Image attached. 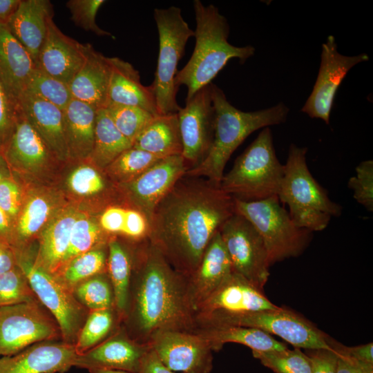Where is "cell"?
Listing matches in <instances>:
<instances>
[{
	"label": "cell",
	"mask_w": 373,
	"mask_h": 373,
	"mask_svg": "<svg viewBox=\"0 0 373 373\" xmlns=\"http://www.w3.org/2000/svg\"><path fill=\"white\" fill-rule=\"evenodd\" d=\"M254 358L274 373H312L309 360L299 348L282 351H252Z\"/></svg>",
	"instance_id": "60d3db41"
},
{
	"label": "cell",
	"mask_w": 373,
	"mask_h": 373,
	"mask_svg": "<svg viewBox=\"0 0 373 373\" xmlns=\"http://www.w3.org/2000/svg\"><path fill=\"white\" fill-rule=\"evenodd\" d=\"M347 186L353 191L356 201L369 211H373V161L367 160L356 167V175L351 177Z\"/></svg>",
	"instance_id": "bcb514c9"
},
{
	"label": "cell",
	"mask_w": 373,
	"mask_h": 373,
	"mask_svg": "<svg viewBox=\"0 0 373 373\" xmlns=\"http://www.w3.org/2000/svg\"><path fill=\"white\" fill-rule=\"evenodd\" d=\"M149 345L137 343L119 325L102 343L77 354L75 367L88 371L106 369L137 373Z\"/></svg>",
	"instance_id": "ac0fdd59"
},
{
	"label": "cell",
	"mask_w": 373,
	"mask_h": 373,
	"mask_svg": "<svg viewBox=\"0 0 373 373\" xmlns=\"http://www.w3.org/2000/svg\"><path fill=\"white\" fill-rule=\"evenodd\" d=\"M192 331L202 336L213 352L220 350L227 343H235L249 347L251 351H282L287 347L257 328L231 325H209L197 326Z\"/></svg>",
	"instance_id": "f546056e"
},
{
	"label": "cell",
	"mask_w": 373,
	"mask_h": 373,
	"mask_svg": "<svg viewBox=\"0 0 373 373\" xmlns=\"http://www.w3.org/2000/svg\"><path fill=\"white\" fill-rule=\"evenodd\" d=\"M369 59L366 53L355 56L341 54L335 37L329 35L322 44L316 82L301 111L312 118L321 119L329 124L334 99L345 77L354 66Z\"/></svg>",
	"instance_id": "4fadbf2b"
},
{
	"label": "cell",
	"mask_w": 373,
	"mask_h": 373,
	"mask_svg": "<svg viewBox=\"0 0 373 373\" xmlns=\"http://www.w3.org/2000/svg\"><path fill=\"white\" fill-rule=\"evenodd\" d=\"M2 153L11 169L26 173L43 169L54 157L19 106L16 113L14 131L3 146Z\"/></svg>",
	"instance_id": "7402d4cb"
},
{
	"label": "cell",
	"mask_w": 373,
	"mask_h": 373,
	"mask_svg": "<svg viewBox=\"0 0 373 373\" xmlns=\"http://www.w3.org/2000/svg\"><path fill=\"white\" fill-rule=\"evenodd\" d=\"M14 223L0 208V241L12 246Z\"/></svg>",
	"instance_id": "9f6ffc18"
},
{
	"label": "cell",
	"mask_w": 373,
	"mask_h": 373,
	"mask_svg": "<svg viewBox=\"0 0 373 373\" xmlns=\"http://www.w3.org/2000/svg\"><path fill=\"white\" fill-rule=\"evenodd\" d=\"M215 109L214 135L206 157L184 175L202 178L220 186L224 167L231 155L256 131L284 123L289 108L283 102L260 111L245 112L233 106L223 90L211 83Z\"/></svg>",
	"instance_id": "3957f363"
},
{
	"label": "cell",
	"mask_w": 373,
	"mask_h": 373,
	"mask_svg": "<svg viewBox=\"0 0 373 373\" xmlns=\"http://www.w3.org/2000/svg\"><path fill=\"white\" fill-rule=\"evenodd\" d=\"M107 243L100 245L74 257L54 275L66 287L73 291L74 287L79 283L95 275L106 272Z\"/></svg>",
	"instance_id": "e575fe53"
},
{
	"label": "cell",
	"mask_w": 373,
	"mask_h": 373,
	"mask_svg": "<svg viewBox=\"0 0 373 373\" xmlns=\"http://www.w3.org/2000/svg\"><path fill=\"white\" fill-rule=\"evenodd\" d=\"M231 325L254 327L274 334L295 348L332 349L321 330L294 312L278 307L238 314L218 315L196 323L197 326Z\"/></svg>",
	"instance_id": "30bf717a"
},
{
	"label": "cell",
	"mask_w": 373,
	"mask_h": 373,
	"mask_svg": "<svg viewBox=\"0 0 373 373\" xmlns=\"http://www.w3.org/2000/svg\"><path fill=\"white\" fill-rule=\"evenodd\" d=\"M128 206L114 204L104 209L99 218L101 229L108 236L122 235Z\"/></svg>",
	"instance_id": "681fc988"
},
{
	"label": "cell",
	"mask_w": 373,
	"mask_h": 373,
	"mask_svg": "<svg viewBox=\"0 0 373 373\" xmlns=\"http://www.w3.org/2000/svg\"><path fill=\"white\" fill-rule=\"evenodd\" d=\"M111 77L108 91V104L127 105L141 108L154 116L159 115L151 85L141 83L137 70L128 61L119 57H109Z\"/></svg>",
	"instance_id": "484cf974"
},
{
	"label": "cell",
	"mask_w": 373,
	"mask_h": 373,
	"mask_svg": "<svg viewBox=\"0 0 373 373\" xmlns=\"http://www.w3.org/2000/svg\"><path fill=\"white\" fill-rule=\"evenodd\" d=\"M233 199L235 212L249 220L262 238L270 265L299 256L309 243L312 231L294 223L278 196L250 202Z\"/></svg>",
	"instance_id": "ba28073f"
},
{
	"label": "cell",
	"mask_w": 373,
	"mask_h": 373,
	"mask_svg": "<svg viewBox=\"0 0 373 373\" xmlns=\"http://www.w3.org/2000/svg\"><path fill=\"white\" fill-rule=\"evenodd\" d=\"M109 238L101 229L98 221L79 212L72 229L69 246L61 267L74 257L107 243Z\"/></svg>",
	"instance_id": "8d00e7d4"
},
{
	"label": "cell",
	"mask_w": 373,
	"mask_h": 373,
	"mask_svg": "<svg viewBox=\"0 0 373 373\" xmlns=\"http://www.w3.org/2000/svg\"><path fill=\"white\" fill-rule=\"evenodd\" d=\"M19 106L54 157L61 161L69 159L63 111L27 94L21 95Z\"/></svg>",
	"instance_id": "d4e9b609"
},
{
	"label": "cell",
	"mask_w": 373,
	"mask_h": 373,
	"mask_svg": "<svg viewBox=\"0 0 373 373\" xmlns=\"http://www.w3.org/2000/svg\"><path fill=\"white\" fill-rule=\"evenodd\" d=\"M164 157L131 147L120 154L104 170L115 184L128 182Z\"/></svg>",
	"instance_id": "74e56055"
},
{
	"label": "cell",
	"mask_w": 373,
	"mask_h": 373,
	"mask_svg": "<svg viewBox=\"0 0 373 373\" xmlns=\"http://www.w3.org/2000/svg\"><path fill=\"white\" fill-rule=\"evenodd\" d=\"M77 356L74 345L62 340L41 341L0 357V373H65L75 367Z\"/></svg>",
	"instance_id": "d6986e66"
},
{
	"label": "cell",
	"mask_w": 373,
	"mask_h": 373,
	"mask_svg": "<svg viewBox=\"0 0 373 373\" xmlns=\"http://www.w3.org/2000/svg\"><path fill=\"white\" fill-rule=\"evenodd\" d=\"M12 175L11 169L6 160L2 152L0 153V182Z\"/></svg>",
	"instance_id": "680465c9"
},
{
	"label": "cell",
	"mask_w": 373,
	"mask_h": 373,
	"mask_svg": "<svg viewBox=\"0 0 373 373\" xmlns=\"http://www.w3.org/2000/svg\"><path fill=\"white\" fill-rule=\"evenodd\" d=\"M149 345L160 361L177 373H210L213 350L200 334L189 330H165L155 334Z\"/></svg>",
	"instance_id": "9a60e30c"
},
{
	"label": "cell",
	"mask_w": 373,
	"mask_h": 373,
	"mask_svg": "<svg viewBox=\"0 0 373 373\" xmlns=\"http://www.w3.org/2000/svg\"><path fill=\"white\" fill-rule=\"evenodd\" d=\"M120 133L132 144L154 115L139 107L108 104L105 108Z\"/></svg>",
	"instance_id": "b9f144b4"
},
{
	"label": "cell",
	"mask_w": 373,
	"mask_h": 373,
	"mask_svg": "<svg viewBox=\"0 0 373 373\" xmlns=\"http://www.w3.org/2000/svg\"><path fill=\"white\" fill-rule=\"evenodd\" d=\"M105 2L104 0H69L66 6L71 14V20L76 26L98 36L113 37L111 33L100 28L96 23L97 11Z\"/></svg>",
	"instance_id": "f6af8a7d"
},
{
	"label": "cell",
	"mask_w": 373,
	"mask_h": 373,
	"mask_svg": "<svg viewBox=\"0 0 373 373\" xmlns=\"http://www.w3.org/2000/svg\"><path fill=\"white\" fill-rule=\"evenodd\" d=\"M233 271L218 231L207 245L195 271L185 277L186 297L194 314Z\"/></svg>",
	"instance_id": "44dd1931"
},
{
	"label": "cell",
	"mask_w": 373,
	"mask_h": 373,
	"mask_svg": "<svg viewBox=\"0 0 373 373\" xmlns=\"http://www.w3.org/2000/svg\"><path fill=\"white\" fill-rule=\"evenodd\" d=\"M35 68L27 50L0 23V82L16 108Z\"/></svg>",
	"instance_id": "603a6c76"
},
{
	"label": "cell",
	"mask_w": 373,
	"mask_h": 373,
	"mask_svg": "<svg viewBox=\"0 0 373 373\" xmlns=\"http://www.w3.org/2000/svg\"><path fill=\"white\" fill-rule=\"evenodd\" d=\"M134 242L131 246L124 244L115 236L108 240V259L106 272L113 286L115 307L119 321L125 316L130 281L131 278Z\"/></svg>",
	"instance_id": "1f68e13d"
},
{
	"label": "cell",
	"mask_w": 373,
	"mask_h": 373,
	"mask_svg": "<svg viewBox=\"0 0 373 373\" xmlns=\"http://www.w3.org/2000/svg\"><path fill=\"white\" fill-rule=\"evenodd\" d=\"M219 232L233 271L262 290L269 276L271 265L264 241L256 228L235 212Z\"/></svg>",
	"instance_id": "7c38bea8"
},
{
	"label": "cell",
	"mask_w": 373,
	"mask_h": 373,
	"mask_svg": "<svg viewBox=\"0 0 373 373\" xmlns=\"http://www.w3.org/2000/svg\"><path fill=\"white\" fill-rule=\"evenodd\" d=\"M284 175V164L278 160L269 127L235 160L224 175L220 186L233 198L250 202L278 196Z\"/></svg>",
	"instance_id": "8992f818"
},
{
	"label": "cell",
	"mask_w": 373,
	"mask_h": 373,
	"mask_svg": "<svg viewBox=\"0 0 373 373\" xmlns=\"http://www.w3.org/2000/svg\"><path fill=\"white\" fill-rule=\"evenodd\" d=\"M53 18L48 0H21L7 23L12 35L21 43L36 64L44 43L49 21Z\"/></svg>",
	"instance_id": "4316f807"
},
{
	"label": "cell",
	"mask_w": 373,
	"mask_h": 373,
	"mask_svg": "<svg viewBox=\"0 0 373 373\" xmlns=\"http://www.w3.org/2000/svg\"><path fill=\"white\" fill-rule=\"evenodd\" d=\"M35 300L38 299L18 265L0 274V307Z\"/></svg>",
	"instance_id": "7bdbcfd3"
},
{
	"label": "cell",
	"mask_w": 373,
	"mask_h": 373,
	"mask_svg": "<svg viewBox=\"0 0 373 373\" xmlns=\"http://www.w3.org/2000/svg\"><path fill=\"white\" fill-rule=\"evenodd\" d=\"M18 108L12 104L0 82V146L2 149L14 131Z\"/></svg>",
	"instance_id": "c3c4849f"
},
{
	"label": "cell",
	"mask_w": 373,
	"mask_h": 373,
	"mask_svg": "<svg viewBox=\"0 0 373 373\" xmlns=\"http://www.w3.org/2000/svg\"><path fill=\"white\" fill-rule=\"evenodd\" d=\"M17 266L13 247L0 241V274L11 270Z\"/></svg>",
	"instance_id": "11a10c76"
},
{
	"label": "cell",
	"mask_w": 373,
	"mask_h": 373,
	"mask_svg": "<svg viewBox=\"0 0 373 373\" xmlns=\"http://www.w3.org/2000/svg\"><path fill=\"white\" fill-rule=\"evenodd\" d=\"M159 38V52L155 77L151 84L159 115L178 113L175 83L178 65L188 40L194 37L180 8H156L153 12Z\"/></svg>",
	"instance_id": "52a82bcc"
},
{
	"label": "cell",
	"mask_w": 373,
	"mask_h": 373,
	"mask_svg": "<svg viewBox=\"0 0 373 373\" xmlns=\"http://www.w3.org/2000/svg\"><path fill=\"white\" fill-rule=\"evenodd\" d=\"M97 167L90 165L78 166L70 175L68 185L71 191L79 195H95L104 193L108 186Z\"/></svg>",
	"instance_id": "ee69618b"
},
{
	"label": "cell",
	"mask_w": 373,
	"mask_h": 373,
	"mask_svg": "<svg viewBox=\"0 0 373 373\" xmlns=\"http://www.w3.org/2000/svg\"><path fill=\"white\" fill-rule=\"evenodd\" d=\"M79 213L72 206L56 211L41 232L35 261L51 274H55L62 265L69 246L72 229Z\"/></svg>",
	"instance_id": "83f0119b"
},
{
	"label": "cell",
	"mask_w": 373,
	"mask_h": 373,
	"mask_svg": "<svg viewBox=\"0 0 373 373\" xmlns=\"http://www.w3.org/2000/svg\"><path fill=\"white\" fill-rule=\"evenodd\" d=\"M97 110L90 105L72 99L63 111L69 159H89L92 153Z\"/></svg>",
	"instance_id": "f1b7e54d"
},
{
	"label": "cell",
	"mask_w": 373,
	"mask_h": 373,
	"mask_svg": "<svg viewBox=\"0 0 373 373\" xmlns=\"http://www.w3.org/2000/svg\"><path fill=\"white\" fill-rule=\"evenodd\" d=\"M307 147L290 145L278 197L288 206L289 216L297 227L320 231L328 226L332 218L341 215L343 207L329 198L312 176L307 164Z\"/></svg>",
	"instance_id": "5b68a950"
},
{
	"label": "cell",
	"mask_w": 373,
	"mask_h": 373,
	"mask_svg": "<svg viewBox=\"0 0 373 373\" xmlns=\"http://www.w3.org/2000/svg\"><path fill=\"white\" fill-rule=\"evenodd\" d=\"M137 373H177L167 368L151 346L144 354Z\"/></svg>",
	"instance_id": "f5cc1de1"
},
{
	"label": "cell",
	"mask_w": 373,
	"mask_h": 373,
	"mask_svg": "<svg viewBox=\"0 0 373 373\" xmlns=\"http://www.w3.org/2000/svg\"><path fill=\"white\" fill-rule=\"evenodd\" d=\"M278 307L265 296L262 290L233 271L195 310V324L218 315L244 314Z\"/></svg>",
	"instance_id": "e0dca14e"
},
{
	"label": "cell",
	"mask_w": 373,
	"mask_h": 373,
	"mask_svg": "<svg viewBox=\"0 0 373 373\" xmlns=\"http://www.w3.org/2000/svg\"><path fill=\"white\" fill-rule=\"evenodd\" d=\"M132 146V142L115 126L106 109L97 110L94 146L89 158L90 162L96 167L104 169Z\"/></svg>",
	"instance_id": "836d02e7"
},
{
	"label": "cell",
	"mask_w": 373,
	"mask_h": 373,
	"mask_svg": "<svg viewBox=\"0 0 373 373\" xmlns=\"http://www.w3.org/2000/svg\"><path fill=\"white\" fill-rule=\"evenodd\" d=\"M234 213L233 198L220 186L184 175L153 211L148 239L176 271L187 277Z\"/></svg>",
	"instance_id": "6da1fadb"
},
{
	"label": "cell",
	"mask_w": 373,
	"mask_h": 373,
	"mask_svg": "<svg viewBox=\"0 0 373 373\" xmlns=\"http://www.w3.org/2000/svg\"><path fill=\"white\" fill-rule=\"evenodd\" d=\"M193 4L195 45L189 60L175 78L178 88L182 85L187 88L186 100L211 84L230 59L236 58L243 64L255 52L252 46H235L228 41L229 25L217 7L205 6L200 0Z\"/></svg>",
	"instance_id": "277c9868"
},
{
	"label": "cell",
	"mask_w": 373,
	"mask_h": 373,
	"mask_svg": "<svg viewBox=\"0 0 373 373\" xmlns=\"http://www.w3.org/2000/svg\"><path fill=\"white\" fill-rule=\"evenodd\" d=\"M20 3L21 0H0V23L7 25Z\"/></svg>",
	"instance_id": "6f0895ef"
},
{
	"label": "cell",
	"mask_w": 373,
	"mask_h": 373,
	"mask_svg": "<svg viewBox=\"0 0 373 373\" xmlns=\"http://www.w3.org/2000/svg\"><path fill=\"white\" fill-rule=\"evenodd\" d=\"M211 83L197 91L177 113L182 143V156L187 170L207 155L214 135L215 109Z\"/></svg>",
	"instance_id": "5bb4252c"
},
{
	"label": "cell",
	"mask_w": 373,
	"mask_h": 373,
	"mask_svg": "<svg viewBox=\"0 0 373 373\" xmlns=\"http://www.w3.org/2000/svg\"><path fill=\"white\" fill-rule=\"evenodd\" d=\"M86 56V44L65 35L51 19L35 66L68 85L84 64Z\"/></svg>",
	"instance_id": "ffe728a7"
},
{
	"label": "cell",
	"mask_w": 373,
	"mask_h": 373,
	"mask_svg": "<svg viewBox=\"0 0 373 373\" xmlns=\"http://www.w3.org/2000/svg\"><path fill=\"white\" fill-rule=\"evenodd\" d=\"M343 351L354 359L369 364H373V343H369L356 347H345L341 345Z\"/></svg>",
	"instance_id": "db71d44e"
},
{
	"label": "cell",
	"mask_w": 373,
	"mask_h": 373,
	"mask_svg": "<svg viewBox=\"0 0 373 373\" xmlns=\"http://www.w3.org/2000/svg\"><path fill=\"white\" fill-rule=\"evenodd\" d=\"M312 368V373H337L338 355L332 349L305 350Z\"/></svg>",
	"instance_id": "f907efd6"
},
{
	"label": "cell",
	"mask_w": 373,
	"mask_h": 373,
	"mask_svg": "<svg viewBox=\"0 0 373 373\" xmlns=\"http://www.w3.org/2000/svg\"><path fill=\"white\" fill-rule=\"evenodd\" d=\"M17 264L38 300L57 321L63 341L74 345L89 310L55 275L38 266L27 247L15 249Z\"/></svg>",
	"instance_id": "9c48e42d"
},
{
	"label": "cell",
	"mask_w": 373,
	"mask_h": 373,
	"mask_svg": "<svg viewBox=\"0 0 373 373\" xmlns=\"http://www.w3.org/2000/svg\"><path fill=\"white\" fill-rule=\"evenodd\" d=\"M133 146L161 157L182 155L178 113L154 116L137 136Z\"/></svg>",
	"instance_id": "4dcf8cb0"
},
{
	"label": "cell",
	"mask_w": 373,
	"mask_h": 373,
	"mask_svg": "<svg viewBox=\"0 0 373 373\" xmlns=\"http://www.w3.org/2000/svg\"><path fill=\"white\" fill-rule=\"evenodd\" d=\"M44 308L38 300L0 307V357L36 343L61 339L57 321Z\"/></svg>",
	"instance_id": "8fae6325"
},
{
	"label": "cell",
	"mask_w": 373,
	"mask_h": 373,
	"mask_svg": "<svg viewBox=\"0 0 373 373\" xmlns=\"http://www.w3.org/2000/svg\"><path fill=\"white\" fill-rule=\"evenodd\" d=\"M73 291L77 300L89 311L115 307L113 289L107 272L79 283Z\"/></svg>",
	"instance_id": "ab89813d"
},
{
	"label": "cell",
	"mask_w": 373,
	"mask_h": 373,
	"mask_svg": "<svg viewBox=\"0 0 373 373\" xmlns=\"http://www.w3.org/2000/svg\"><path fill=\"white\" fill-rule=\"evenodd\" d=\"M121 325L131 338L146 345L157 332L195 327L185 277L148 238L134 242L127 307Z\"/></svg>",
	"instance_id": "7a4b0ae2"
},
{
	"label": "cell",
	"mask_w": 373,
	"mask_h": 373,
	"mask_svg": "<svg viewBox=\"0 0 373 373\" xmlns=\"http://www.w3.org/2000/svg\"><path fill=\"white\" fill-rule=\"evenodd\" d=\"M111 70L109 57L86 44L84 62L68 84L73 98L96 110L105 108L108 104Z\"/></svg>",
	"instance_id": "cb8c5ba5"
},
{
	"label": "cell",
	"mask_w": 373,
	"mask_h": 373,
	"mask_svg": "<svg viewBox=\"0 0 373 373\" xmlns=\"http://www.w3.org/2000/svg\"><path fill=\"white\" fill-rule=\"evenodd\" d=\"M121 325L115 307L89 311L74 347L81 354L95 347Z\"/></svg>",
	"instance_id": "d590c367"
},
{
	"label": "cell",
	"mask_w": 373,
	"mask_h": 373,
	"mask_svg": "<svg viewBox=\"0 0 373 373\" xmlns=\"http://www.w3.org/2000/svg\"><path fill=\"white\" fill-rule=\"evenodd\" d=\"M89 373H131L126 371L106 369H95L88 370Z\"/></svg>",
	"instance_id": "91938a15"
},
{
	"label": "cell",
	"mask_w": 373,
	"mask_h": 373,
	"mask_svg": "<svg viewBox=\"0 0 373 373\" xmlns=\"http://www.w3.org/2000/svg\"><path fill=\"white\" fill-rule=\"evenodd\" d=\"M55 208L53 200L47 194L37 193L29 196L15 223L12 247H26L56 213Z\"/></svg>",
	"instance_id": "d6a6232c"
},
{
	"label": "cell",
	"mask_w": 373,
	"mask_h": 373,
	"mask_svg": "<svg viewBox=\"0 0 373 373\" xmlns=\"http://www.w3.org/2000/svg\"><path fill=\"white\" fill-rule=\"evenodd\" d=\"M330 343L338 355L337 373H373V364L357 361L347 354L341 345Z\"/></svg>",
	"instance_id": "816d5d0a"
},
{
	"label": "cell",
	"mask_w": 373,
	"mask_h": 373,
	"mask_svg": "<svg viewBox=\"0 0 373 373\" xmlns=\"http://www.w3.org/2000/svg\"><path fill=\"white\" fill-rule=\"evenodd\" d=\"M23 204L22 189L13 175L0 182V208L15 223Z\"/></svg>",
	"instance_id": "7dc6e473"
},
{
	"label": "cell",
	"mask_w": 373,
	"mask_h": 373,
	"mask_svg": "<svg viewBox=\"0 0 373 373\" xmlns=\"http://www.w3.org/2000/svg\"><path fill=\"white\" fill-rule=\"evenodd\" d=\"M187 171L182 155L164 157L135 179L118 184L126 206L149 219L159 202Z\"/></svg>",
	"instance_id": "2e32d148"
},
{
	"label": "cell",
	"mask_w": 373,
	"mask_h": 373,
	"mask_svg": "<svg viewBox=\"0 0 373 373\" xmlns=\"http://www.w3.org/2000/svg\"><path fill=\"white\" fill-rule=\"evenodd\" d=\"M2 152V148L1 146H0V153Z\"/></svg>",
	"instance_id": "94428289"
},
{
	"label": "cell",
	"mask_w": 373,
	"mask_h": 373,
	"mask_svg": "<svg viewBox=\"0 0 373 373\" xmlns=\"http://www.w3.org/2000/svg\"><path fill=\"white\" fill-rule=\"evenodd\" d=\"M23 94L48 102L64 111L73 97L69 86L35 68Z\"/></svg>",
	"instance_id": "f35d334b"
}]
</instances>
